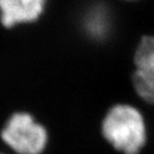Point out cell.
<instances>
[{
    "instance_id": "1",
    "label": "cell",
    "mask_w": 154,
    "mask_h": 154,
    "mask_svg": "<svg viewBox=\"0 0 154 154\" xmlns=\"http://www.w3.org/2000/svg\"><path fill=\"white\" fill-rule=\"evenodd\" d=\"M100 133L106 143L120 154H139L149 139L144 115L136 106L124 103L116 104L106 111Z\"/></svg>"
},
{
    "instance_id": "2",
    "label": "cell",
    "mask_w": 154,
    "mask_h": 154,
    "mask_svg": "<svg viewBox=\"0 0 154 154\" xmlns=\"http://www.w3.org/2000/svg\"><path fill=\"white\" fill-rule=\"evenodd\" d=\"M1 139L15 154H43L47 148L48 134L32 116L17 112L3 126Z\"/></svg>"
},
{
    "instance_id": "3",
    "label": "cell",
    "mask_w": 154,
    "mask_h": 154,
    "mask_svg": "<svg viewBox=\"0 0 154 154\" xmlns=\"http://www.w3.org/2000/svg\"><path fill=\"white\" fill-rule=\"evenodd\" d=\"M45 0H0L1 22L5 26L33 22L43 12Z\"/></svg>"
},
{
    "instance_id": "4",
    "label": "cell",
    "mask_w": 154,
    "mask_h": 154,
    "mask_svg": "<svg viewBox=\"0 0 154 154\" xmlns=\"http://www.w3.org/2000/svg\"><path fill=\"white\" fill-rule=\"evenodd\" d=\"M133 86L142 101L154 106V71L136 70L133 75Z\"/></svg>"
},
{
    "instance_id": "5",
    "label": "cell",
    "mask_w": 154,
    "mask_h": 154,
    "mask_svg": "<svg viewBox=\"0 0 154 154\" xmlns=\"http://www.w3.org/2000/svg\"><path fill=\"white\" fill-rule=\"evenodd\" d=\"M137 70L154 71V35H146L139 41L134 55Z\"/></svg>"
},
{
    "instance_id": "6",
    "label": "cell",
    "mask_w": 154,
    "mask_h": 154,
    "mask_svg": "<svg viewBox=\"0 0 154 154\" xmlns=\"http://www.w3.org/2000/svg\"><path fill=\"white\" fill-rule=\"evenodd\" d=\"M107 15L104 12H93L90 16L88 27L90 31L95 36H103L108 29V20Z\"/></svg>"
},
{
    "instance_id": "7",
    "label": "cell",
    "mask_w": 154,
    "mask_h": 154,
    "mask_svg": "<svg viewBox=\"0 0 154 154\" xmlns=\"http://www.w3.org/2000/svg\"><path fill=\"white\" fill-rule=\"evenodd\" d=\"M0 154H5V153H0Z\"/></svg>"
}]
</instances>
